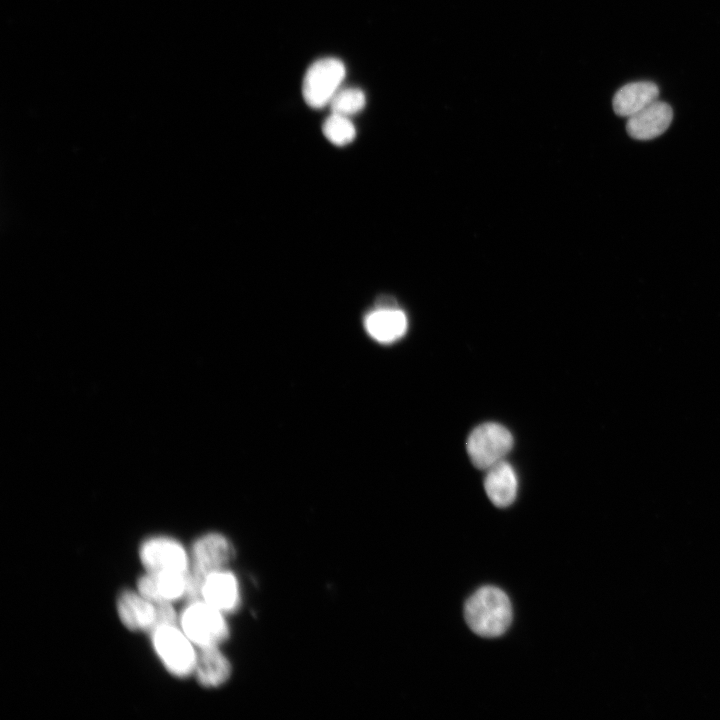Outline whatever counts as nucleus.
<instances>
[{
    "mask_svg": "<svg viewBox=\"0 0 720 720\" xmlns=\"http://www.w3.org/2000/svg\"><path fill=\"white\" fill-rule=\"evenodd\" d=\"M141 563L147 572H181L190 569V555L177 540L156 536L143 541L139 549Z\"/></svg>",
    "mask_w": 720,
    "mask_h": 720,
    "instance_id": "obj_6",
    "label": "nucleus"
},
{
    "mask_svg": "<svg viewBox=\"0 0 720 720\" xmlns=\"http://www.w3.org/2000/svg\"><path fill=\"white\" fill-rule=\"evenodd\" d=\"M513 443V436L505 426L487 422L471 431L466 441V450L476 468L487 470L504 460Z\"/></svg>",
    "mask_w": 720,
    "mask_h": 720,
    "instance_id": "obj_4",
    "label": "nucleus"
},
{
    "mask_svg": "<svg viewBox=\"0 0 720 720\" xmlns=\"http://www.w3.org/2000/svg\"><path fill=\"white\" fill-rule=\"evenodd\" d=\"M368 335L382 344L401 339L408 329V318L397 305H376L363 320Z\"/></svg>",
    "mask_w": 720,
    "mask_h": 720,
    "instance_id": "obj_8",
    "label": "nucleus"
},
{
    "mask_svg": "<svg viewBox=\"0 0 720 720\" xmlns=\"http://www.w3.org/2000/svg\"><path fill=\"white\" fill-rule=\"evenodd\" d=\"M226 614L203 600L188 602L179 616L182 631L198 648L219 646L228 639Z\"/></svg>",
    "mask_w": 720,
    "mask_h": 720,
    "instance_id": "obj_2",
    "label": "nucleus"
},
{
    "mask_svg": "<svg viewBox=\"0 0 720 720\" xmlns=\"http://www.w3.org/2000/svg\"><path fill=\"white\" fill-rule=\"evenodd\" d=\"M659 89L648 81L632 82L621 87L614 95V112L622 117H631L658 99Z\"/></svg>",
    "mask_w": 720,
    "mask_h": 720,
    "instance_id": "obj_14",
    "label": "nucleus"
},
{
    "mask_svg": "<svg viewBox=\"0 0 720 720\" xmlns=\"http://www.w3.org/2000/svg\"><path fill=\"white\" fill-rule=\"evenodd\" d=\"M366 104L365 94L357 88L338 90L330 102L332 113L346 117L359 113Z\"/></svg>",
    "mask_w": 720,
    "mask_h": 720,
    "instance_id": "obj_17",
    "label": "nucleus"
},
{
    "mask_svg": "<svg viewBox=\"0 0 720 720\" xmlns=\"http://www.w3.org/2000/svg\"><path fill=\"white\" fill-rule=\"evenodd\" d=\"M322 132L326 139L336 146H345L356 137V129L349 117L331 113L323 125Z\"/></svg>",
    "mask_w": 720,
    "mask_h": 720,
    "instance_id": "obj_16",
    "label": "nucleus"
},
{
    "mask_svg": "<svg viewBox=\"0 0 720 720\" xmlns=\"http://www.w3.org/2000/svg\"><path fill=\"white\" fill-rule=\"evenodd\" d=\"M465 620L477 635L486 638L501 636L512 621V605L504 591L495 586H483L466 601Z\"/></svg>",
    "mask_w": 720,
    "mask_h": 720,
    "instance_id": "obj_1",
    "label": "nucleus"
},
{
    "mask_svg": "<svg viewBox=\"0 0 720 720\" xmlns=\"http://www.w3.org/2000/svg\"><path fill=\"white\" fill-rule=\"evenodd\" d=\"M116 607L118 616L127 629L151 633L156 628L155 602L143 597L139 592L122 591Z\"/></svg>",
    "mask_w": 720,
    "mask_h": 720,
    "instance_id": "obj_10",
    "label": "nucleus"
},
{
    "mask_svg": "<svg viewBox=\"0 0 720 720\" xmlns=\"http://www.w3.org/2000/svg\"><path fill=\"white\" fill-rule=\"evenodd\" d=\"M194 674L201 686L217 688L230 679L232 666L219 646L201 647L197 650Z\"/></svg>",
    "mask_w": 720,
    "mask_h": 720,
    "instance_id": "obj_12",
    "label": "nucleus"
},
{
    "mask_svg": "<svg viewBox=\"0 0 720 720\" xmlns=\"http://www.w3.org/2000/svg\"><path fill=\"white\" fill-rule=\"evenodd\" d=\"M673 112L669 104L656 100L628 118L626 131L636 140H651L663 134L671 124Z\"/></svg>",
    "mask_w": 720,
    "mask_h": 720,
    "instance_id": "obj_11",
    "label": "nucleus"
},
{
    "mask_svg": "<svg viewBox=\"0 0 720 720\" xmlns=\"http://www.w3.org/2000/svg\"><path fill=\"white\" fill-rule=\"evenodd\" d=\"M484 489L495 506L504 508L511 505L518 490V478L514 468L502 460L487 469Z\"/></svg>",
    "mask_w": 720,
    "mask_h": 720,
    "instance_id": "obj_13",
    "label": "nucleus"
},
{
    "mask_svg": "<svg viewBox=\"0 0 720 720\" xmlns=\"http://www.w3.org/2000/svg\"><path fill=\"white\" fill-rule=\"evenodd\" d=\"M201 600L224 614L235 612L241 604L240 584L236 575L227 568L208 574L203 583Z\"/></svg>",
    "mask_w": 720,
    "mask_h": 720,
    "instance_id": "obj_9",
    "label": "nucleus"
},
{
    "mask_svg": "<svg viewBox=\"0 0 720 720\" xmlns=\"http://www.w3.org/2000/svg\"><path fill=\"white\" fill-rule=\"evenodd\" d=\"M345 74V66L339 59L330 57L315 61L303 78L302 95L306 104L313 109L329 105Z\"/></svg>",
    "mask_w": 720,
    "mask_h": 720,
    "instance_id": "obj_5",
    "label": "nucleus"
},
{
    "mask_svg": "<svg viewBox=\"0 0 720 720\" xmlns=\"http://www.w3.org/2000/svg\"><path fill=\"white\" fill-rule=\"evenodd\" d=\"M149 573L153 578L157 598L156 601L164 600L172 602L185 597L188 572L181 573L165 571Z\"/></svg>",
    "mask_w": 720,
    "mask_h": 720,
    "instance_id": "obj_15",
    "label": "nucleus"
},
{
    "mask_svg": "<svg viewBox=\"0 0 720 720\" xmlns=\"http://www.w3.org/2000/svg\"><path fill=\"white\" fill-rule=\"evenodd\" d=\"M150 634L154 650L169 673L180 678L194 673L197 650L182 629L160 626Z\"/></svg>",
    "mask_w": 720,
    "mask_h": 720,
    "instance_id": "obj_3",
    "label": "nucleus"
},
{
    "mask_svg": "<svg viewBox=\"0 0 720 720\" xmlns=\"http://www.w3.org/2000/svg\"><path fill=\"white\" fill-rule=\"evenodd\" d=\"M235 554L231 541L217 532L200 536L192 545L190 570L199 576L226 569Z\"/></svg>",
    "mask_w": 720,
    "mask_h": 720,
    "instance_id": "obj_7",
    "label": "nucleus"
}]
</instances>
